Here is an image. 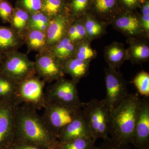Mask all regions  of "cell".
Masks as SVG:
<instances>
[{
  "mask_svg": "<svg viewBox=\"0 0 149 149\" xmlns=\"http://www.w3.org/2000/svg\"><path fill=\"white\" fill-rule=\"evenodd\" d=\"M37 111L27 104L17 107L14 142L29 143L50 149L58 143V140Z\"/></svg>",
  "mask_w": 149,
  "mask_h": 149,
  "instance_id": "6da1fadb",
  "label": "cell"
},
{
  "mask_svg": "<svg viewBox=\"0 0 149 149\" xmlns=\"http://www.w3.org/2000/svg\"><path fill=\"white\" fill-rule=\"evenodd\" d=\"M141 98L137 93L129 94L110 112L109 133L116 142L132 144Z\"/></svg>",
  "mask_w": 149,
  "mask_h": 149,
  "instance_id": "7a4b0ae2",
  "label": "cell"
},
{
  "mask_svg": "<svg viewBox=\"0 0 149 149\" xmlns=\"http://www.w3.org/2000/svg\"><path fill=\"white\" fill-rule=\"evenodd\" d=\"M83 114L91 130V138L94 141L109 139V122L110 111L104 99H93L83 103Z\"/></svg>",
  "mask_w": 149,
  "mask_h": 149,
  "instance_id": "3957f363",
  "label": "cell"
},
{
  "mask_svg": "<svg viewBox=\"0 0 149 149\" xmlns=\"http://www.w3.org/2000/svg\"><path fill=\"white\" fill-rule=\"evenodd\" d=\"M45 84L37 74L19 82L16 93L17 103L27 104L37 110L45 109L47 104L44 91Z\"/></svg>",
  "mask_w": 149,
  "mask_h": 149,
  "instance_id": "277c9868",
  "label": "cell"
},
{
  "mask_svg": "<svg viewBox=\"0 0 149 149\" xmlns=\"http://www.w3.org/2000/svg\"><path fill=\"white\" fill-rule=\"evenodd\" d=\"M77 84L72 79L68 80L64 77L56 80L46 90L47 102L81 109L83 103L79 98Z\"/></svg>",
  "mask_w": 149,
  "mask_h": 149,
  "instance_id": "5b68a950",
  "label": "cell"
},
{
  "mask_svg": "<svg viewBox=\"0 0 149 149\" xmlns=\"http://www.w3.org/2000/svg\"><path fill=\"white\" fill-rule=\"evenodd\" d=\"M3 55L0 70L13 80L19 82L37 74L34 61L26 54L16 50Z\"/></svg>",
  "mask_w": 149,
  "mask_h": 149,
  "instance_id": "8992f818",
  "label": "cell"
},
{
  "mask_svg": "<svg viewBox=\"0 0 149 149\" xmlns=\"http://www.w3.org/2000/svg\"><path fill=\"white\" fill-rule=\"evenodd\" d=\"M42 116L49 129L57 139L59 133L79 114L77 109L47 102Z\"/></svg>",
  "mask_w": 149,
  "mask_h": 149,
  "instance_id": "52a82bcc",
  "label": "cell"
},
{
  "mask_svg": "<svg viewBox=\"0 0 149 149\" xmlns=\"http://www.w3.org/2000/svg\"><path fill=\"white\" fill-rule=\"evenodd\" d=\"M106 88V103L110 112L117 107L129 95L127 83L122 74L116 69L105 68Z\"/></svg>",
  "mask_w": 149,
  "mask_h": 149,
  "instance_id": "ba28073f",
  "label": "cell"
},
{
  "mask_svg": "<svg viewBox=\"0 0 149 149\" xmlns=\"http://www.w3.org/2000/svg\"><path fill=\"white\" fill-rule=\"evenodd\" d=\"M16 101H0V149H9L14 142Z\"/></svg>",
  "mask_w": 149,
  "mask_h": 149,
  "instance_id": "9c48e42d",
  "label": "cell"
},
{
  "mask_svg": "<svg viewBox=\"0 0 149 149\" xmlns=\"http://www.w3.org/2000/svg\"><path fill=\"white\" fill-rule=\"evenodd\" d=\"M37 76L46 83H51L64 77L63 63L48 49L38 52L34 61Z\"/></svg>",
  "mask_w": 149,
  "mask_h": 149,
  "instance_id": "30bf717a",
  "label": "cell"
},
{
  "mask_svg": "<svg viewBox=\"0 0 149 149\" xmlns=\"http://www.w3.org/2000/svg\"><path fill=\"white\" fill-rule=\"evenodd\" d=\"M132 144L138 149H149V99H141Z\"/></svg>",
  "mask_w": 149,
  "mask_h": 149,
  "instance_id": "8fae6325",
  "label": "cell"
},
{
  "mask_svg": "<svg viewBox=\"0 0 149 149\" xmlns=\"http://www.w3.org/2000/svg\"><path fill=\"white\" fill-rule=\"evenodd\" d=\"M80 138H91V130L82 109L77 116L62 130L58 136L57 140L61 143H64Z\"/></svg>",
  "mask_w": 149,
  "mask_h": 149,
  "instance_id": "7c38bea8",
  "label": "cell"
},
{
  "mask_svg": "<svg viewBox=\"0 0 149 149\" xmlns=\"http://www.w3.org/2000/svg\"><path fill=\"white\" fill-rule=\"evenodd\" d=\"M110 23L115 29L128 36V38L146 35L140 19L134 15L128 14L120 15Z\"/></svg>",
  "mask_w": 149,
  "mask_h": 149,
  "instance_id": "4fadbf2b",
  "label": "cell"
},
{
  "mask_svg": "<svg viewBox=\"0 0 149 149\" xmlns=\"http://www.w3.org/2000/svg\"><path fill=\"white\" fill-rule=\"evenodd\" d=\"M71 19L66 12L51 19L46 32L47 49L65 37Z\"/></svg>",
  "mask_w": 149,
  "mask_h": 149,
  "instance_id": "5bb4252c",
  "label": "cell"
},
{
  "mask_svg": "<svg viewBox=\"0 0 149 149\" xmlns=\"http://www.w3.org/2000/svg\"><path fill=\"white\" fill-rule=\"evenodd\" d=\"M129 47L127 49L128 60L133 64H140L148 61L149 46L142 37L128 38Z\"/></svg>",
  "mask_w": 149,
  "mask_h": 149,
  "instance_id": "9a60e30c",
  "label": "cell"
},
{
  "mask_svg": "<svg viewBox=\"0 0 149 149\" xmlns=\"http://www.w3.org/2000/svg\"><path fill=\"white\" fill-rule=\"evenodd\" d=\"M24 44L23 37L10 26L0 25V54L4 55L18 50Z\"/></svg>",
  "mask_w": 149,
  "mask_h": 149,
  "instance_id": "2e32d148",
  "label": "cell"
},
{
  "mask_svg": "<svg viewBox=\"0 0 149 149\" xmlns=\"http://www.w3.org/2000/svg\"><path fill=\"white\" fill-rule=\"evenodd\" d=\"M104 56L109 67L115 69L119 68L125 61L128 60L127 49L123 43L117 42L105 47Z\"/></svg>",
  "mask_w": 149,
  "mask_h": 149,
  "instance_id": "e0dca14e",
  "label": "cell"
},
{
  "mask_svg": "<svg viewBox=\"0 0 149 149\" xmlns=\"http://www.w3.org/2000/svg\"><path fill=\"white\" fill-rule=\"evenodd\" d=\"M91 61H84L73 57L63 63L65 74L71 77V79L78 83L83 77L89 74Z\"/></svg>",
  "mask_w": 149,
  "mask_h": 149,
  "instance_id": "ac0fdd59",
  "label": "cell"
},
{
  "mask_svg": "<svg viewBox=\"0 0 149 149\" xmlns=\"http://www.w3.org/2000/svg\"><path fill=\"white\" fill-rule=\"evenodd\" d=\"M76 43L73 42L66 36L48 48L54 56L63 63L69 58L74 57Z\"/></svg>",
  "mask_w": 149,
  "mask_h": 149,
  "instance_id": "d6986e66",
  "label": "cell"
},
{
  "mask_svg": "<svg viewBox=\"0 0 149 149\" xmlns=\"http://www.w3.org/2000/svg\"><path fill=\"white\" fill-rule=\"evenodd\" d=\"M24 44L29 52L37 53L47 49L46 32L35 29H28L24 35Z\"/></svg>",
  "mask_w": 149,
  "mask_h": 149,
  "instance_id": "ffe728a7",
  "label": "cell"
},
{
  "mask_svg": "<svg viewBox=\"0 0 149 149\" xmlns=\"http://www.w3.org/2000/svg\"><path fill=\"white\" fill-rule=\"evenodd\" d=\"M19 83L0 70V101H16Z\"/></svg>",
  "mask_w": 149,
  "mask_h": 149,
  "instance_id": "44dd1931",
  "label": "cell"
},
{
  "mask_svg": "<svg viewBox=\"0 0 149 149\" xmlns=\"http://www.w3.org/2000/svg\"><path fill=\"white\" fill-rule=\"evenodd\" d=\"M29 15L30 14L26 11L15 7L9 23L10 26L23 38L29 29Z\"/></svg>",
  "mask_w": 149,
  "mask_h": 149,
  "instance_id": "7402d4cb",
  "label": "cell"
},
{
  "mask_svg": "<svg viewBox=\"0 0 149 149\" xmlns=\"http://www.w3.org/2000/svg\"><path fill=\"white\" fill-rule=\"evenodd\" d=\"M82 21L86 31L87 40L90 42L100 38L106 33V23L108 22L99 21L90 16L86 17Z\"/></svg>",
  "mask_w": 149,
  "mask_h": 149,
  "instance_id": "603a6c76",
  "label": "cell"
},
{
  "mask_svg": "<svg viewBox=\"0 0 149 149\" xmlns=\"http://www.w3.org/2000/svg\"><path fill=\"white\" fill-rule=\"evenodd\" d=\"M97 55V52L92 48L89 40L86 39L76 43L74 57L84 61L91 62Z\"/></svg>",
  "mask_w": 149,
  "mask_h": 149,
  "instance_id": "cb8c5ba5",
  "label": "cell"
},
{
  "mask_svg": "<svg viewBox=\"0 0 149 149\" xmlns=\"http://www.w3.org/2000/svg\"><path fill=\"white\" fill-rule=\"evenodd\" d=\"M63 0H42L41 10L52 19L66 12L64 9Z\"/></svg>",
  "mask_w": 149,
  "mask_h": 149,
  "instance_id": "d4e9b609",
  "label": "cell"
},
{
  "mask_svg": "<svg viewBox=\"0 0 149 149\" xmlns=\"http://www.w3.org/2000/svg\"><path fill=\"white\" fill-rule=\"evenodd\" d=\"M51 19L42 11L30 14L29 29H35L46 32Z\"/></svg>",
  "mask_w": 149,
  "mask_h": 149,
  "instance_id": "484cf974",
  "label": "cell"
},
{
  "mask_svg": "<svg viewBox=\"0 0 149 149\" xmlns=\"http://www.w3.org/2000/svg\"><path fill=\"white\" fill-rule=\"evenodd\" d=\"M95 141L91 138H80L61 143L59 145L62 149H97Z\"/></svg>",
  "mask_w": 149,
  "mask_h": 149,
  "instance_id": "4316f807",
  "label": "cell"
},
{
  "mask_svg": "<svg viewBox=\"0 0 149 149\" xmlns=\"http://www.w3.org/2000/svg\"><path fill=\"white\" fill-rule=\"evenodd\" d=\"M133 83L141 95L149 97V74L142 71L137 74L133 80Z\"/></svg>",
  "mask_w": 149,
  "mask_h": 149,
  "instance_id": "83f0119b",
  "label": "cell"
},
{
  "mask_svg": "<svg viewBox=\"0 0 149 149\" xmlns=\"http://www.w3.org/2000/svg\"><path fill=\"white\" fill-rule=\"evenodd\" d=\"M42 6V0H17L15 7L31 14L41 11Z\"/></svg>",
  "mask_w": 149,
  "mask_h": 149,
  "instance_id": "f1b7e54d",
  "label": "cell"
},
{
  "mask_svg": "<svg viewBox=\"0 0 149 149\" xmlns=\"http://www.w3.org/2000/svg\"><path fill=\"white\" fill-rule=\"evenodd\" d=\"M89 0H71L70 4V11L68 14L72 19L78 18L79 14L86 9Z\"/></svg>",
  "mask_w": 149,
  "mask_h": 149,
  "instance_id": "f546056e",
  "label": "cell"
},
{
  "mask_svg": "<svg viewBox=\"0 0 149 149\" xmlns=\"http://www.w3.org/2000/svg\"><path fill=\"white\" fill-rule=\"evenodd\" d=\"M14 10V8L8 1H0V18L3 23H9Z\"/></svg>",
  "mask_w": 149,
  "mask_h": 149,
  "instance_id": "4dcf8cb0",
  "label": "cell"
},
{
  "mask_svg": "<svg viewBox=\"0 0 149 149\" xmlns=\"http://www.w3.org/2000/svg\"><path fill=\"white\" fill-rule=\"evenodd\" d=\"M94 5L96 10L101 15L111 12L115 7L116 0H94Z\"/></svg>",
  "mask_w": 149,
  "mask_h": 149,
  "instance_id": "1f68e13d",
  "label": "cell"
},
{
  "mask_svg": "<svg viewBox=\"0 0 149 149\" xmlns=\"http://www.w3.org/2000/svg\"><path fill=\"white\" fill-rule=\"evenodd\" d=\"M140 22L144 32L147 37L149 34V3L147 1L144 3L142 9V15Z\"/></svg>",
  "mask_w": 149,
  "mask_h": 149,
  "instance_id": "d6a6232c",
  "label": "cell"
},
{
  "mask_svg": "<svg viewBox=\"0 0 149 149\" xmlns=\"http://www.w3.org/2000/svg\"><path fill=\"white\" fill-rule=\"evenodd\" d=\"M100 149H132L128 144L121 143L116 142L111 138L104 140Z\"/></svg>",
  "mask_w": 149,
  "mask_h": 149,
  "instance_id": "836d02e7",
  "label": "cell"
},
{
  "mask_svg": "<svg viewBox=\"0 0 149 149\" xmlns=\"http://www.w3.org/2000/svg\"><path fill=\"white\" fill-rule=\"evenodd\" d=\"M75 26H76V36L75 38V43L79 41L87 39L86 31L82 20L78 18L74 19Z\"/></svg>",
  "mask_w": 149,
  "mask_h": 149,
  "instance_id": "e575fe53",
  "label": "cell"
},
{
  "mask_svg": "<svg viewBox=\"0 0 149 149\" xmlns=\"http://www.w3.org/2000/svg\"><path fill=\"white\" fill-rule=\"evenodd\" d=\"M9 149H48L38 145L24 142H14Z\"/></svg>",
  "mask_w": 149,
  "mask_h": 149,
  "instance_id": "d590c367",
  "label": "cell"
},
{
  "mask_svg": "<svg viewBox=\"0 0 149 149\" xmlns=\"http://www.w3.org/2000/svg\"><path fill=\"white\" fill-rule=\"evenodd\" d=\"M123 2L128 8L135 7L138 3V0H122Z\"/></svg>",
  "mask_w": 149,
  "mask_h": 149,
  "instance_id": "8d00e7d4",
  "label": "cell"
},
{
  "mask_svg": "<svg viewBox=\"0 0 149 149\" xmlns=\"http://www.w3.org/2000/svg\"><path fill=\"white\" fill-rule=\"evenodd\" d=\"M50 149H62L61 148V147L59 145V141L58 143L55 146H54L53 147L51 148Z\"/></svg>",
  "mask_w": 149,
  "mask_h": 149,
  "instance_id": "74e56055",
  "label": "cell"
},
{
  "mask_svg": "<svg viewBox=\"0 0 149 149\" xmlns=\"http://www.w3.org/2000/svg\"><path fill=\"white\" fill-rule=\"evenodd\" d=\"M4 56L2 54H0V64L2 62L3 60Z\"/></svg>",
  "mask_w": 149,
  "mask_h": 149,
  "instance_id": "f35d334b",
  "label": "cell"
},
{
  "mask_svg": "<svg viewBox=\"0 0 149 149\" xmlns=\"http://www.w3.org/2000/svg\"><path fill=\"white\" fill-rule=\"evenodd\" d=\"M0 1H1V0H0Z\"/></svg>",
  "mask_w": 149,
  "mask_h": 149,
  "instance_id": "ab89813d",
  "label": "cell"
}]
</instances>
